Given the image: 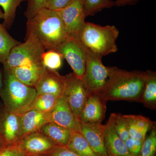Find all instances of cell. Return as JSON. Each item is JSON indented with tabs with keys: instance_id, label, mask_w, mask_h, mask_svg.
I'll return each mask as SVG.
<instances>
[{
	"instance_id": "cell-1",
	"label": "cell",
	"mask_w": 156,
	"mask_h": 156,
	"mask_svg": "<svg viewBox=\"0 0 156 156\" xmlns=\"http://www.w3.org/2000/svg\"><path fill=\"white\" fill-rule=\"evenodd\" d=\"M108 83L100 97L105 101L126 100L140 102L147 77V71H128L109 67Z\"/></svg>"
},
{
	"instance_id": "cell-2",
	"label": "cell",
	"mask_w": 156,
	"mask_h": 156,
	"mask_svg": "<svg viewBox=\"0 0 156 156\" xmlns=\"http://www.w3.org/2000/svg\"><path fill=\"white\" fill-rule=\"evenodd\" d=\"M37 39L46 50H56L69 35L64 23L56 11L44 9L27 20L26 36Z\"/></svg>"
},
{
	"instance_id": "cell-3",
	"label": "cell",
	"mask_w": 156,
	"mask_h": 156,
	"mask_svg": "<svg viewBox=\"0 0 156 156\" xmlns=\"http://www.w3.org/2000/svg\"><path fill=\"white\" fill-rule=\"evenodd\" d=\"M119 34L115 26H102L86 22L76 38L84 47L102 58L117 52L116 40Z\"/></svg>"
},
{
	"instance_id": "cell-4",
	"label": "cell",
	"mask_w": 156,
	"mask_h": 156,
	"mask_svg": "<svg viewBox=\"0 0 156 156\" xmlns=\"http://www.w3.org/2000/svg\"><path fill=\"white\" fill-rule=\"evenodd\" d=\"M3 73L5 84L0 95L3 106L19 114L28 110L37 95L35 89L18 80L9 70L3 69Z\"/></svg>"
},
{
	"instance_id": "cell-5",
	"label": "cell",
	"mask_w": 156,
	"mask_h": 156,
	"mask_svg": "<svg viewBox=\"0 0 156 156\" xmlns=\"http://www.w3.org/2000/svg\"><path fill=\"white\" fill-rule=\"evenodd\" d=\"M82 46L86 55V69L82 79L89 95L100 96L108 83L109 68L103 64L102 58Z\"/></svg>"
},
{
	"instance_id": "cell-6",
	"label": "cell",
	"mask_w": 156,
	"mask_h": 156,
	"mask_svg": "<svg viewBox=\"0 0 156 156\" xmlns=\"http://www.w3.org/2000/svg\"><path fill=\"white\" fill-rule=\"evenodd\" d=\"M46 51L44 46L33 36L25 37L24 43L14 47L2 63L3 69L9 70L32 62H42V56Z\"/></svg>"
},
{
	"instance_id": "cell-7",
	"label": "cell",
	"mask_w": 156,
	"mask_h": 156,
	"mask_svg": "<svg viewBox=\"0 0 156 156\" xmlns=\"http://www.w3.org/2000/svg\"><path fill=\"white\" fill-rule=\"evenodd\" d=\"M65 78L63 95L79 119L89 97V92L83 80L77 76L73 73L66 75Z\"/></svg>"
},
{
	"instance_id": "cell-8",
	"label": "cell",
	"mask_w": 156,
	"mask_h": 156,
	"mask_svg": "<svg viewBox=\"0 0 156 156\" xmlns=\"http://www.w3.org/2000/svg\"><path fill=\"white\" fill-rule=\"evenodd\" d=\"M56 51L67 61L73 73L82 79L86 69V55L83 47L79 40L69 36Z\"/></svg>"
},
{
	"instance_id": "cell-9",
	"label": "cell",
	"mask_w": 156,
	"mask_h": 156,
	"mask_svg": "<svg viewBox=\"0 0 156 156\" xmlns=\"http://www.w3.org/2000/svg\"><path fill=\"white\" fill-rule=\"evenodd\" d=\"M56 11L64 23L68 35L77 36L86 23L85 0H73L66 7Z\"/></svg>"
},
{
	"instance_id": "cell-10",
	"label": "cell",
	"mask_w": 156,
	"mask_h": 156,
	"mask_svg": "<svg viewBox=\"0 0 156 156\" xmlns=\"http://www.w3.org/2000/svg\"><path fill=\"white\" fill-rule=\"evenodd\" d=\"M0 137L5 145L16 144L21 138L20 114L4 106L0 108Z\"/></svg>"
},
{
	"instance_id": "cell-11",
	"label": "cell",
	"mask_w": 156,
	"mask_h": 156,
	"mask_svg": "<svg viewBox=\"0 0 156 156\" xmlns=\"http://www.w3.org/2000/svg\"><path fill=\"white\" fill-rule=\"evenodd\" d=\"M16 144L26 156L48 155L58 146L40 131L23 136Z\"/></svg>"
},
{
	"instance_id": "cell-12",
	"label": "cell",
	"mask_w": 156,
	"mask_h": 156,
	"mask_svg": "<svg viewBox=\"0 0 156 156\" xmlns=\"http://www.w3.org/2000/svg\"><path fill=\"white\" fill-rule=\"evenodd\" d=\"M49 120L50 122L71 131H80V122L63 95L59 98L56 106L50 113Z\"/></svg>"
},
{
	"instance_id": "cell-13",
	"label": "cell",
	"mask_w": 156,
	"mask_h": 156,
	"mask_svg": "<svg viewBox=\"0 0 156 156\" xmlns=\"http://www.w3.org/2000/svg\"><path fill=\"white\" fill-rule=\"evenodd\" d=\"M106 102L99 95H89L87 102L79 117L84 124L101 123L105 116Z\"/></svg>"
},
{
	"instance_id": "cell-14",
	"label": "cell",
	"mask_w": 156,
	"mask_h": 156,
	"mask_svg": "<svg viewBox=\"0 0 156 156\" xmlns=\"http://www.w3.org/2000/svg\"><path fill=\"white\" fill-rule=\"evenodd\" d=\"M65 78L56 70L46 69V71L34 88L37 95L51 94L61 97L63 94Z\"/></svg>"
},
{
	"instance_id": "cell-15",
	"label": "cell",
	"mask_w": 156,
	"mask_h": 156,
	"mask_svg": "<svg viewBox=\"0 0 156 156\" xmlns=\"http://www.w3.org/2000/svg\"><path fill=\"white\" fill-rule=\"evenodd\" d=\"M105 125L81 123L80 131L90 147L99 156H108L104 144Z\"/></svg>"
},
{
	"instance_id": "cell-16",
	"label": "cell",
	"mask_w": 156,
	"mask_h": 156,
	"mask_svg": "<svg viewBox=\"0 0 156 156\" xmlns=\"http://www.w3.org/2000/svg\"><path fill=\"white\" fill-rule=\"evenodd\" d=\"M46 69L42 61L32 62L7 70L23 83L34 87L44 73Z\"/></svg>"
},
{
	"instance_id": "cell-17",
	"label": "cell",
	"mask_w": 156,
	"mask_h": 156,
	"mask_svg": "<svg viewBox=\"0 0 156 156\" xmlns=\"http://www.w3.org/2000/svg\"><path fill=\"white\" fill-rule=\"evenodd\" d=\"M50 114L29 109L20 114L21 138L27 134L39 131L42 126L50 122Z\"/></svg>"
},
{
	"instance_id": "cell-18",
	"label": "cell",
	"mask_w": 156,
	"mask_h": 156,
	"mask_svg": "<svg viewBox=\"0 0 156 156\" xmlns=\"http://www.w3.org/2000/svg\"><path fill=\"white\" fill-rule=\"evenodd\" d=\"M104 144L108 156H132L128 152L125 141L119 137L109 121L105 125Z\"/></svg>"
},
{
	"instance_id": "cell-19",
	"label": "cell",
	"mask_w": 156,
	"mask_h": 156,
	"mask_svg": "<svg viewBox=\"0 0 156 156\" xmlns=\"http://www.w3.org/2000/svg\"><path fill=\"white\" fill-rule=\"evenodd\" d=\"M128 121L129 136L144 140L148 131L155 126L154 122L141 115H125Z\"/></svg>"
},
{
	"instance_id": "cell-20",
	"label": "cell",
	"mask_w": 156,
	"mask_h": 156,
	"mask_svg": "<svg viewBox=\"0 0 156 156\" xmlns=\"http://www.w3.org/2000/svg\"><path fill=\"white\" fill-rule=\"evenodd\" d=\"M39 131L58 146H66L72 132L66 128L51 122L46 123Z\"/></svg>"
},
{
	"instance_id": "cell-21",
	"label": "cell",
	"mask_w": 156,
	"mask_h": 156,
	"mask_svg": "<svg viewBox=\"0 0 156 156\" xmlns=\"http://www.w3.org/2000/svg\"><path fill=\"white\" fill-rule=\"evenodd\" d=\"M147 77L143 91L140 102L147 108H156V73L147 70Z\"/></svg>"
},
{
	"instance_id": "cell-22",
	"label": "cell",
	"mask_w": 156,
	"mask_h": 156,
	"mask_svg": "<svg viewBox=\"0 0 156 156\" xmlns=\"http://www.w3.org/2000/svg\"><path fill=\"white\" fill-rule=\"evenodd\" d=\"M66 147L81 156H99L92 150L81 131H72Z\"/></svg>"
},
{
	"instance_id": "cell-23",
	"label": "cell",
	"mask_w": 156,
	"mask_h": 156,
	"mask_svg": "<svg viewBox=\"0 0 156 156\" xmlns=\"http://www.w3.org/2000/svg\"><path fill=\"white\" fill-rule=\"evenodd\" d=\"M7 29L0 23V63L5 61L12 49L20 44L10 35Z\"/></svg>"
},
{
	"instance_id": "cell-24",
	"label": "cell",
	"mask_w": 156,
	"mask_h": 156,
	"mask_svg": "<svg viewBox=\"0 0 156 156\" xmlns=\"http://www.w3.org/2000/svg\"><path fill=\"white\" fill-rule=\"evenodd\" d=\"M59 97L51 94L37 95L29 109L50 113L56 106Z\"/></svg>"
},
{
	"instance_id": "cell-25",
	"label": "cell",
	"mask_w": 156,
	"mask_h": 156,
	"mask_svg": "<svg viewBox=\"0 0 156 156\" xmlns=\"http://www.w3.org/2000/svg\"><path fill=\"white\" fill-rule=\"evenodd\" d=\"M27 1L28 0H0V7L2 8L4 14L3 25L7 29L11 28L14 22L17 7Z\"/></svg>"
},
{
	"instance_id": "cell-26",
	"label": "cell",
	"mask_w": 156,
	"mask_h": 156,
	"mask_svg": "<svg viewBox=\"0 0 156 156\" xmlns=\"http://www.w3.org/2000/svg\"><path fill=\"white\" fill-rule=\"evenodd\" d=\"M108 121L111 123L118 136L123 141H126L130 137L128 121L125 115L119 113L112 114Z\"/></svg>"
},
{
	"instance_id": "cell-27",
	"label": "cell",
	"mask_w": 156,
	"mask_h": 156,
	"mask_svg": "<svg viewBox=\"0 0 156 156\" xmlns=\"http://www.w3.org/2000/svg\"><path fill=\"white\" fill-rule=\"evenodd\" d=\"M62 56L58 51L54 50H46L42 56V61L46 69L56 70L61 67Z\"/></svg>"
},
{
	"instance_id": "cell-28",
	"label": "cell",
	"mask_w": 156,
	"mask_h": 156,
	"mask_svg": "<svg viewBox=\"0 0 156 156\" xmlns=\"http://www.w3.org/2000/svg\"><path fill=\"white\" fill-rule=\"evenodd\" d=\"M115 6L112 0H85L86 17L97 14L103 9H110Z\"/></svg>"
},
{
	"instance_id": "cell-29",
	"label": "cell",
	"mask_w": 156,
	"mask_h": 156,
	"mask_svg": "<svg viewBox=\"0 0 156 156\" xmlns=\"http://www.w3.org/2000/svg\"><path fill=\"white\" fill-rule=\"evenodd\" d=\"M156 127L152 128L151 134L146 136L143 142L139 156H156Z\"/></svg>"
},
{
	"instance_id": "cell-30",
	"label": "cell",
	"mask_w": 156,
	"mask_h": 156,
	"mask_svg": "<svg viewBox=\"0 0 156 156\" xmlns=\"http://www.w3.org/2000/svg\"><path fill=\"white\" fill-rule=\"evenodd\" d=\"M49 0H28L27 9L24 15L27 20L33 17L41 10L47 8Z\"/></svg>"
},
{
	"instance_id": "cell-31",
	"label": "cell",
	"mask_w": 156,
	"mask_h": 156,
	"mask_svg": "<svg viewBox=\"0 0 156 156\" xmlns=\"http://www.w3.org/2000/svg\"><path fill=\"white\" fill-rule=\"evenodd\" d=\"M143 141L144 140L129 137L125 141V143L128 152L131 155L139 156Z\"/></svg>"
},
{
	"instance_id": "cell-32",
	"label": "cell",
	"mask_w": 156,
	"mask_h": 156,
	"mask_svg": "<svg viewBox=\"0 0 156 156\" xmlns=\"http://www.w3.org/2000/svg\"><path fill=\"white\" fill-rule=\"evenodd\" d=\"M0 156H26L17 144L5 145L0 149Z\"/></svg>"
},
{
	"instance_id": "cell-33",
	"label": "cell",
	"mask_w": 156,
	"mask_h": 156,
	"mask_svg": "<svg viewBox=\"0 0 156 156\" xmlns=\"http://www.w3.org/2000/svg\"><path fill=\"white\" fill-rule=\"evenodd\" d=\"M49 156H81L66 146H58L50 153Z\"/></svg>"
},
{
	"instance_id": "cell-34",
	"label": "cell",
	"mask_w": 156,
	"mask_h": 156,
	"mask_svg": "<svg viewBox=\"0 0 156 156\" xmlns=\"http://www.w3.org/2000/svg\"><path fill=\"white\" fill-rule=\"evenodd\" d=\"M73 0H49L47 9L57 11L66 7Z\"/></svg>"
},
{
	"instance_id": "cell-35",
	"label": "cell",
	"mask_w": 156,
	"mask_h": 156,
	"mask_svg": "<svg viewBox=\"0 0 156 156\" xmlns=\"http://www.w3.org/2000/svg\"><path fill=\"white\" fill-rule=\"evenodd\" d=\"M139 0H115V6L122 7L126 5H133L138 2Z\"/></svg>"
},
{
	"instance_id": "cell-36",
	"label": "cell",
	"mask_w": 156,
	"mask_h": 156,
	"mask_svg": "<svg viewBox=\"0 0 156 156\" xmlns=\"http://www.w3.org/2000/svg\"><path fill=\"white\" fill-rule=\"evenodd\" d=\"M4 84L5 83H4V73L0 65V95L2 94L4 89Z\"/></svg>"
},
{
	"instance_id": "cell-37",
	"label": "cell",
	"mask_w": 156,
	"mask_h": 156,
	"mask_svg": "<svg viewBox=\"0 0 156 156\" xmlns=\"http://www.w3.org/2000/svg\"><path fill=\"white\" fill-rule=\"evenodd\" d=\"M5 146L4 143V141H3L1 137H0V149H2L3 147Z\"/></svg>"
},
{
	"instance_id": "cell-38",
	"label": "cell",
	"mask_w": 156,
	"mask_h": 156,
	"mask_svg": "<svg viewBox=\"0 0 156 156\" xmlns=\"http://www.w3.org/2000/svg\"><path fill=\"white\" fill-rule=\"evenodd\" d=\"M4 14L3 13V11L0 9V20L2 19H4Z\"/></svg>"
},
{
	"instance_id": "cell-39",
	"label": "cell",
	"mask_w": 156,
	"mask_h": 156,
	"mask_svg": "<svg viewBox=\"0 0 156 156\" xmlns=\"http://www.w3.org/2000/svg\"><path fill=\"white\" fill-rule=\"evenodd\" d=\"M26 156H49L48 155H29Z\"/></svg>"
},
{
	"instance_id": "cell-40",
	"label": "cell",
	"mask_w": 156,
	"mask_h": 156,
	"mask_svg": "<svg viewBox=\"0 0 156 156\" xmlns=\"http://www.w3.org/2000/svg\"></svg>"
}]
</instances>
